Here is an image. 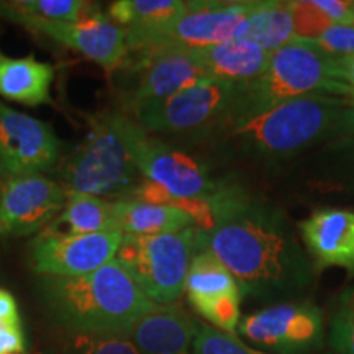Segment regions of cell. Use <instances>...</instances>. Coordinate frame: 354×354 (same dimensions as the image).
Masks as SVG:
<instances>
[{
    "label": "cell",
    "instance_id": "obj_1",
    "mask_svg": "<svg viewBox=\"0 0 354 354\" xmlns=\"http://www.w3.org/2000/svg\"><path fill=\"white\" fill-rule=\"evenodd\" d=\"M210 198L215 225L198 230V251H209L258 299L295 297L313 281L312 261L276 203L236 183H221Z\"/></svg>",
    "mask_w": 354,
    "mask_h": 354
},
{
    "label": "cell",
    "instance_id": "obj_2",
    "mask_svg": "<svg viewBox=\"0 0 354 354\" xmlns=\"http://www.w3.org/2000/svg\"><path fill=\"white\" fill-rule=\"evenodd\" d=\"M354 135V97L313 94L279 104L253 118L215 128V136L248 159L281 165Z\"/></svg>",
    "mask_w": 354,
    "mask_h": 354
},
{
    "label": "cell",
    "instance_id": "obj_3",
    "mask_svg": "<svg viewBox=\"0 0 354 354\" xmlns=\"http://www.w3.org/2000/svg\"><path fill=\"white\" fill-rule=\"evenodd\" d=\"M39 289L55 322L81 333L128 335L156 305L117 259L84 276H43Z\"/></svg>",
    "mask_w": 354,
    "mask_h": 354
},
{
    "label": "cell",
    "instance_id": "obj_4",
    "mask_svg": "<svg viewBox=\"0 0 354 354\" xmlns=\"http://www.w3.org/2000/svg\"><path fill=\"white\" fill-rule=\"evenodd\" d=\"M313 94L354 97V88L344 82L339 59L304 39H294L271 53L268 68L258 79L241 86L232 110L218 127L248 120L287 100Z\"/></svg>",
    "mask_w": 354,
    "mask_h": 354
},
{
    "label": "cell",
    "instance_id": "obj_5",
    "mask_svg": "<svg viewBox=\"0 0 354 354\" xmlns=\"http://www.w3.org/2000/svg\"><path fill=\"white\" fill-rule=\"evenodd\" d=\"M66 192H81L109 201L130 197L143 180L128 153L112 113L92 118L84 143L61 167Z\"/></svg>",
    "mask_w": 354,
    "mask_h": 354
},
{
    "label": "cell",
    "instance_id": "obj_6",
    "mask_svg": "<svg viewBox=\"0 0 354 354\" xmlns=\"http://www.w3.org/2000/svg\"><path fill=\"white\" fill-rule=\"evenodd\" d=\"M198 228L161 234H125L115 259L154 304L169 305L185 290L190 263L198 253Z\"/></svg>",
    "mask_w": 354,
    "mask_h": 354
},
{
    "label": "cell",
    "instance_id": "obj_7",
    "mask_svg": "<svg viewBox=\"0 0 354 354\" xmlns=\"http://www.w3.org/2000/svg\"><path fill=\"white\" fill-rule=\"evenodd\" d=\"M256 2L192 0L169 24L145 32H127L128 51H196L233 41L241 35Z\"/></svg>",
    "mask_w": 354,
    "mask_h": 354
},
{
    "label": "cell",
    "instance_id": "obj_8",
    "mask_svg": "<svg viewBox=\"0 0 354 354\" xmlns=\"http://www.w3.org/2000/svg\"><path fill=\"white\" fill-rule=\"evenodd\" d=\"M240 88V84L210 77L169 99L145 102L123 113L148 133L207 136L230 113Z\"/></svg>",
    "mask_w": 354,
    "mask_h": 354
},
{
    "label": "cell",
    "instance_id": "obj_9",
    "mask_svg": "<svg viewBox=\"0 0 354 354\" xmlns=\"http://www.w3.org/2000/svg\"><path fill=\"white\" fill-rule=\"evenodd\" d=\"M112 122L143 179L176 197H210L215 192L218 184L196 158L154 138L123 112H112Z\"/></svg>",
    "mask_w": 354,
    "mask_h": 354
},
{
    "label": "cell",
    "instance_id": "obj_10",
    "mask_svg": "<svg viewBox=\"0 0 354 354\" xmlns=\"http://www.w3.org/2000/svg\"><path fill=\"white\" fill-rule=\"evenodd\" d=\"M117 71L123 76V112L145 102L169 99L212 77L196 57L184 50L128 51Z\"/></svg>",
    "mask_w": 354,
    "mask_h": 354
},
{
    "label": "cell",
    "instance_id": "obj_11",
    "mask_svg": "<svg viewBox=\"0 0 354 354\" xmlns=\"http://www.w3.org/2000/svg\"><path fill=\"white\" fill-rule=\"evenodd\" d=\"M238 331L271 354H302L320 348L323 315L310 302H281L241 318Z\"/></svg>",
    "mask_w": 354,
    "mask_h": 354
},
{
    "label": "cell",
    "instance_id": "obj_12",
    "mask_svg": "<svg viewBox=\"0 0 354 354\" xmlns=\"http://www.w3.org/2000/svg\"><path fill=\"white\" fill-rule=\"evenodd\" d=\"M59 154L61 143L48 123L0 102V171L7 179L50 171Z\"/></svg>",
    "mask_w": 354,
    "mask_h": 354
},
{
    "label": "cell",
    "instance_id": "obj_13",
    "mask_svg": "<svg viewBox=\"0 0 354 354\" xmlns=\"http://www.w3.org/2000/svg\"><path fill=\"white\" fill-rule=\"evenodd\" d=\"M123 236L125 234L118 230L91 234L41 232L30 245V259L35 271L41 276H84L115 259Z\"/></svg>",
    "mask_w": 354,
    "mask_h": 354
},
{
    "label": "cell",
    "instance_id": "obj_14",
    "mask_svg": "<svg viewBox=\"0 0 354 354\" xmlns=\"http://www.w3.org/2000/svg\"><path fill=\"white\" fill-rule=\"evenodd\" d=\"M66 205V190L41 174L10 177L0 194V236H25L46 228Z\"/></svg>",
    "mask_w": 354,
    "mask_h": 354
},
{
    "label": "cell",
    "instance_id": "obj_15",
    "mask_svg": "<svg viewBox=\"0 0 354 354\" xmlns=\"http://www.w3.org/2000/svg\"><path fill=\"white\" fill-rule=\"evenodd\" d=\"M21 25L73 48L110 73L120 68L128 53L127 30L97 7L77 21H25Z\"/></svg>",
    "mask_w": 354,
    "mask_h": 354
},
{
    "label": "cell",
    "instance_id": "obj_16",
    "mask_svg": "<svg viewBox=\"0 0 354 354\" xmlns=\"http://www.w3.org/2000/svg\"><path fill=\"white\" fill-rule=\"evenodd\" d=\"M297 230L313 269L342 268L354 274V209L320 207Z\"/></svg>",
    "mask_w": 354,
    "mask_h": 354
},
{
    "label": "cell",
    "instance_id": "obj_17",
    "mask_svg": "<svg viewBox=\"0 0 354 354\" xmlns=\"http://www.w3.org/2000/svg\"><path fill=\"white\" fill-rule=\"evenodd\" d=\"M198 328L180 304H156L127 336L141 354H192Z\"/></svg>",
    "mask_w": 354,
    "mask_h": 354
},
{
    "label": "cell",
    "instance_id": "obj_18",
    "mask_svg": "<svg viewBox=\"0 0 354 354\" xmlns=\"http://www.w3.org/2000/svg\"><path fill=\"white\" fill-rule=\"evenodd\" d=\"M189 53L212 77L240 86L258 79L271 59V51H266L258 44L243 39H233Z\"/></svg>",
    "mask_w": 354,
    "mask_h": 354
},
{
    "label": "cell",
    "instance_id": "obj_19",
    "mask_svg": "<svg viewBox=\"0 0 354 354\" xmlns=\"http://www.w3.org/2000/svg\"><path fill=\"white\" fill-rule=\"evenodd\" d=\"M55 68L35 56L12 57L0 50V97L28 107L51 104Z\"/></svg>",
    "mask_w": 354,
    "mask_h": 354
},
{
    "label": "cell",
    "instance_id": "obj_20",
    "mask_svg": "<svg viewBox=\"0 0 354 354\" xmlns=\"http://www.w3.org/2000/svg\"><path fill=\"white\" fill-rule=\"evenodd\" d=\"M305 165L307 184L317 192L354 197V135L320 146Z\"/></svg>",
    "mask_w": 354,
    "mask_h": 354
},
{
    "label": "cell",
    "instance_id": "obj_21",
    "mask_svg": "<svg viewBox=\"0 0 354 354\" xmlns=\"http://www.w3.org/2000/svg\"><path fill=\"white\" fill-rule=\"evenodd\" d=\"M120 232L113 214V201L81 192H66L63 212L43 230L48 234H91Z\"/></svg>",
    "mask_w": 354,
    "mask_h": 354
},
{
    "label": "cell",
    "instance_id": "obj_22",
    "mask_svg": "<svg viewBox=\"0 0 354 354\" xmlns=\"http://www.w3.org/2000/svg\"><path fill=\"white\" fill-rule=\"evenodd\" d=\"M113 214L123 234H161L194 227V221L183 210L133 197L113 201Z\"/></svg>",
    "mask_w": 354,
    "mask_h": 354
},
{
    "label": "cell",
    "instance_id": "obj_23",
    "mask_svg": "<svg viewBox=\"0 0 354 354\" xmlns=\"http://www.w3.org/2000/svg\"><path fill=\"white\" fill-rule=\"evenodd\" d=\"M238 39L254 43L271 53L294 41V19H292L289 2H279V0L256 2Z\"/></svg>",
    "mask_w": 354,
    "mask_h": 354
},
{
    "label": "cell",
    "instance_id": "obj_24",
    "mask_svg": "<svg viewBox=\"0 0 354 354\" xmlns=\"http://www.w3.org/2000/svg\"><path fill=\"white\" fill-rule=\"evenodd\" d=\"M185 292L192 307L223 295H243L233 274L209 251L194 256L185 277Z\"/></svg>",
    "mask_w": 354,
    "mask_h": 354
},
{
    "label": "cell",
    "instance_id": "obj_25",
    "mask_svg": "<svg viewBox=\"0 0 354 354\" xmlns=\"http://www.w3.org/2000/svg\"><path fill=\"white\" fill-rule=\"evenodd\" d=\"M184 8L183 0H118L109 7V17L127 32H145L169 24Z\"/></svg>",
    "mask_w": 354,
    "mask_h": 354
},
{
    "label": "cell",
    "instance_id": "obj_26",
    "mask_svg": "<svg viewBox=\"0 0 354 354\" xmlns=\"http://www.w3.org/2000/svg\"><path fill=\"white\" fill-rule=\"evenodd\" d=\"M92 10L81 0H19L0 2V15L15 24L25 21H77Z\"/></svg>",
    "mask_w": 354,
    "mask_h": 354
},
{
    "label": "cell",
    "instance_id": "obj_27",
    "mask_svg": "<svg viewBox=\"0 0 354 354\" xmlns=\"http://www.w3.org/2000/svg\"><path fill=\"white\" fill-rule=\"evenodd\" d=\"M56 351L57 354H141L127 335L81 333L68 330L61 333Z\"/></svg>",
    "mask_w": 354,
    "mask_h": 354
},
{
    "label": "cell",
    "instance_id": "obj_28",
    "mask_svg": "<svg viewBox=\"0 0 354 354\" xmlns=\"http://www.w3.org/2000/svg\"><path fill=\"white\" fill-rule=\"evenodd\" d=\"M330 344L335 354H354V287L342 295L331 318Z\"/></svg>",
    "mask_w": 354,
    "mask_h": 354
},
{
    "label": "cell",
    "instance_id": "obj_29",
    "mask_svg": "<svg viewBox=\"0 0 354 354\" xmlns=\"http://www.w3.org/2000/svg\"><path fill=\"white\" fill-rule=\"evenodd\" d=\"M243 295H223L207 302L194 305V310L212 323V326L223 333L234 335L240 326V304Z\"/></svg>",
    "mask_w": 354,
    "mask_h": 354
},
{
    "label": "cell",
    "instance_id": "obj_30",
    "mask_svg": "<svg viewBox=\"0 0 354 354\" xmlns=\"http://www.w3.org/2000/svg\"><path fill=\"white\" fill-rule=\"evenodd\" d=\"M192 354H271L243 343L238 336L223 333L210 325H202L194 342Z\"/></svg>",
    "mask_w": 354,
    "mask_h": 354
},
{
    "label": "cell",
    "instance_id": "obj_31",
    "mask_svg": "<svg viewBox=\"0 0 354 354\" xmlns=\"http://www.w3.org/2000/svg\"><path fill=\"white\" fill-rule=\"evenodd\" d=\"M294 19L295 39H313L333 26L328 17L315 6L313 0H294L289 2Z\"/></svg>",
    "mask_w": 354,
    "mask_h": 354
},
{
    "label": "cell",
    "instance_id": "obj_32",
    "mask_svg": "<svg viewBox=\"0 0 354 354\" xmlns=\"http://www.w3.org/2000/svg\"><path fill=\"white\" fill-rule=\"evenodd\" d=\"M304 41L336 59L354 56V25H333L320 37Z\"/></svg>",
    "mask_w": 354,
    "mask_h": 354
},
{
    "label": "cell",
    "instance_id": "obj_33",
    "mask_svg": "<svg viewBox=\"0 0 354 354\" xmlns=\"http://www.w3.org/2000/svg\"><path fill=\"white\" fill-rule=\"evenodd\" d=\"M25 351L24 325L0 322V354H25Z\"/></svg>",
    "mask_w": 354,
    "mask_h": 354
},
{
    "label": "cell",
    "instance_id": "obj_34",
    "mask_svg": "<svg viewBox=\"0 0 354 354\" xmlns=\"http://www.w3.org/2000/svg\"><path fill=\"white\" fill-rule=\"evenodd\" d=\"M313 2L333 21V25H354V8L351 2L344 0H313Z\"/></svg>",
    "mask_w": 354,
    "mask_h": 354
},
{
    "label": "cell",
    "instance_id": "obj_35",
    "mask_svg": "<svg viewBox=\"0 0 354 354\" xmlns=\"http://www.w3.org/2000/svg\"><path fill=\"white\" fill-rule=\"evenodd\" d=\"M0 322L21 323L17 300L6 289H0Z\"/></svg>",
    "mask_w": 354,
    "mask_h": 354
},
{
    "label": "cell",
    "instance_id": "obj_36",
    "mask_svg": "<svg viewBox=\"0 0 354 354\" xmlns=\"http://www.w3.org/2000/svg\"><path fill=\"white\" fill-rule=\"evenodd\" d=\"M339 63H342L344 82L354 88V56L343 57V59H339Z\"/></svg>",
    "mask_w": 354,
    "mask_h": 354
},
{
    "label": "cell",
    "instance_id": "obj_37",
    "mask_svg": "<svg viewBox=\"0 0 354 354\" xmlns=\"http://www.w3.org/2000/svg\"><path fill=\"white\" fill-rule=\"evenodd\" d=\"M6 174H3L2 171H0V194H2V189H3V185H6Z\"/></svg>",
    "mask_w": 354,
    "mask_h": 354
},
{
    "label": "cell",
    "instance_id": "obj_38",
    "mask_svg": "<svg viewBox=\"0 0 354 354\" xmlns=\"http://www.w3.org/2000/svg\"><path fill=\"white\" fill-rule=\"evenodd\" d=\"M353 3V8H354V2H351Z\"/></svg>",
    "mask_w": 354,
    "mask_h": 354
}]
</instances>
